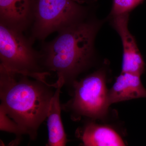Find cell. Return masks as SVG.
Returning a JSON list of instances; mask_svg holds the SVG:
<instances>
[{
  "instance_id": "cell-7",
  "label": "cell",
  "mask_w": 146,
  "mask_h": 146,
  "mask_svg": "<svg viewBox=\"0 0 146 146\" xmlns=\"http://www.w3.org/2000/svg\"><path fill=\"white\" fill-rule=\"evenodd\" d=\"M36 0H0V23L24 33L31 28Z\"/></svg>"
},
{
  "instance_id": "cell-11",
  "label": "cell",
  "mask_w": 146,
  "mask_h": 146,
  "mask_svg": "<svg viewBox=\"0 0 146 146\" xmlns=\"http://www.w3.org/2000/svg\"><path fill=\"white\" fill-rule=\"evenodd\" d=\"M144 0H113L110 17L129 13Z\"/></svg>"
},
{
  "instance_id": "cell-4",
  "label": "cell",
  "mask_w": 146,
  "mask_h": 146,
  "mask_svg": "<svg viewBox=\"0 0 146 146\" xmlns=\"http://www.w3.org/2000/svg\"><path fill=\"white\" fill-rule=\"evenodd\" d=\"M72 98L61 104L62 110L70 113L74 120L82 117L100 119L105 117L110 105L105 74L97 71L71 84Z\"/></svg>"
},
{
  "instance_id": "cell-10",
  "label": "cell",
  "mask_w": 146,
  "mask_h": 146,
  "mask_svg": "<svg viewBox=\"0 0 146 146\" xmlns=\"http://www.w3.org/2000/svg\"><path fill=\"white\" fill-rule=\"evenodd\" d=\"M58 87L56 88L50 105L47 119L48 139L47 146H66L68 142L66 133L62 119L60 103V90L64 84L56 81Z\"/></svg>"
},
{
  "instance_id": "cell-2",
  "label": "cell",
  "mask_w": 146,
  "mask_h": 146,
  "mask_svg": "<svg viewBox=\"0 0 146 146\" xmlns=\"http://www.w3.org/2000/svg\"><path fill=\"white\" fill-rule=\"evenodd\" d=\"M99 23L87 18L57 33L54 39L42 42L40 52L45 72L56 73L57 80L70 85L91 65Z\"/></svg>"
},
{
  "instance_id": "cell-1",
  "label": "cell",
  "mask_w": 146,
  "mask_h": 146,
  "mask_svg": "<svg viewBox=\"0 0 146 146\" xmlns=\"http://www.w3.org/2000/svg\"><path fill=\"white\" fill-rule=\"evenodd\" d=\"M49 73L29 74L0 66V107L31 140L46 119L58 83H49Z\"/></svg>"
},
{
  "instance_id": "cell-8",
  "label": "cell",
  "mask_w": 146,
  "mask_h": 146,
  "mask_svg": "<svg viewBox=\"0 0 146 146\" xmlns=\"http://www.w3.org/2000/svg\"><path fill=\"white\" fill-rule=\"evenodd\" d=\"M141 76L121 73L108 91L109 104L123 101L146 98V89L141 82Z\"/></svg>"
},
{
  "instance_id": "cell-14",
  "label": "cell",
  "mask_w": 146,
  "mask_h": 146,
  "mask_svg": "<svg viewBox=\"0 0 146 146\" xmlns=\"http://www.w3.org/2000/svg\"><path fill=\"white\" fill-rule=\"evenodd\" d=\"M74 1L82 5V4L85 3L90 4L95 2L96 1V0H74Z\"/></svg>"
},
{
  "instance_id": "cell-12",
  "label": "cell",
  "mask_w": 146,
  "mask_h": 146,
  "mask_svg": "<svg viewBox=\"0 0 146 146\" xmlns=\"http://www.w3.org/2000/svg\"><path fill=\"white\" fill-rule=\"evenodd\" d=\"M0 129L22 136L23 134L21 128L13 120L11 119L2 108L0 107Z\"/></svg>"
},
{
  "instance_id": "cell-13",
  "label": "cell",
  "mask_w": 146,
  "mask_h": 146,
  "mask_svg": "<svg viewBox=\"0 0 146 146\" xmlns=\"http://www.w3.org/2000/svg\"><path fill=\"white\" fill-rule=\"evenodd\" d=\"M21 136H16L15 140L11 141L8 145H5L3 143V141H1V146H18L21 143Z\"/></svg>"
},
{
  "instance_id": "cell-5",
  "label": "cell",
  "mask_w": 146,
  "mask_h": 146,
  "mask_svg": "<svg viewBox=\"0 0 146 146\" xmlns=\"http://www.w3.org/2000/svg\"><path fill=\"white\" fill-rule=\"evenodd\" d=\"M24 33L0 23V66L7 70L29 74L45 72L40 51Z\"/></svg>"
},
{
  "instance_id": "cell-3",
  "label": "cell",
  "mask_w": 146,
  "mask_h": 146,
  "mask_svg": "<svg viewBox=\"0 0 146 146\" xmlns=\"http://www.w3.org/2000/svg\"><path fill=\"white\" fill-rule=\"evenodd\" d=\"M89 10L74 0H36L29 37L33 43L44 42L52 33L88 18Z\"/></svg>"
},
{
  "instance_id": "cell-9",
  "label": "cell",
  "mask_w": 146,
  "mask_h": 146,
  "mask_svg": "<svg viewBox=\"0 0 146 146\" xmlns=\"http://www.w3.org/2000/svg\"><path fill=\"white\" fill-rule=\"evenodd\" d=\"M80 146H125L122 139L110 127L90 122L77 131Z\"/></svg>"
},
{
  "instance_id": "cell-6",
  "label": "cell",
  "mask_w": 146,
  "mask_h": 146,
  "mask_svg": "<svg viewBox=\"0 0 146 146\" xmlns=\"http://www.w3.org/2000/svg\"><path fill=\"white\" fill-rule=\"evenodd\" d=\"M112 24L121 37L123 48L122 73L141 76L145 71V63L136 40L129 30V13L112 17Z\"/></svg>"
}]
</instances>
